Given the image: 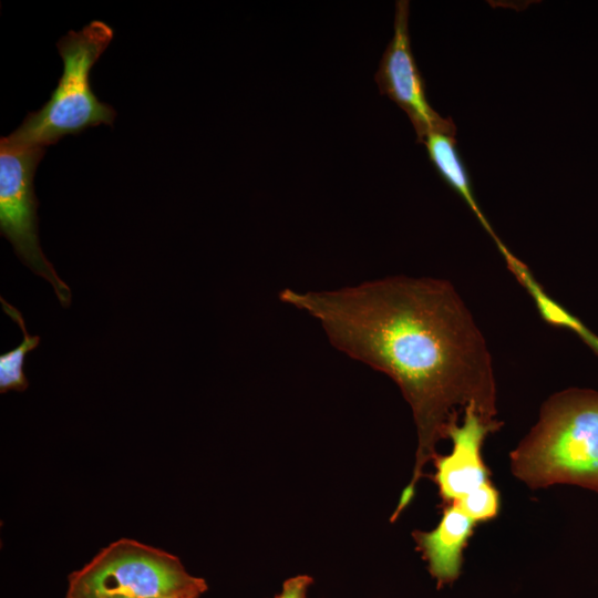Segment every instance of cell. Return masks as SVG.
<instances>
[{
	"label": "cell",
	"instance_id": "obj_1",
	"mask_svg": "<svg viewBox=\"0 0 598 598\" xmlns=\"http://www.w3.org/2000/svg\"><path fill=\"white\" fill-rule=\"evenodd\" d=\"M279 298L317 319L333 347L389 375L410 404L415 464L392 520L467 408L498 421L487 342L450 281L393 276L334 290L283 289Z\"/></svg>",
	"mask_w": 598,
	"mask_h": 598
},
{
	"label": "cell",
	"instance_id": "obj_2",
	"mask_svg": "<svg viewBox=\"0 0 598 598\" xmlns=\"http://www.w3.org/2000/svg\"><path fill=\"white\" fill-rule=\"evenodd\" d=\"M511 468L532 488L571 484L598 492V392L571 388L548 398L512 451Z\"/></svg>",
	"mask_w": 598,
	"mask_h": 598
},
{
	"label": "cell",
	"instance_id": "obj_3",
	"mask_svg": "<svg viewBox=\"0 0 598 598\" xmlns=\"http://www.w3.org/2000/svg\"><path fill=\"white\" fill-rule=\"evenodd\" d=\"M114 37L106 22L93 20L80 31L70 30L58 42L63 72L48 102L30 112L21 125L2 137L12 150L45 148L65 135L101 124L113 125L115 110L101 102L90 85V72Z\"/></svg>",
	"mask_w": 598,
	"mask_h": 598
},
{
	"label": "cell",
	"instance_id": "obj_4",
	"mask_svg": "<svg viewBox=\"0 0 598 598\" xmlns=\"http://www.w3.org/2000/svg\"><path fill=\"white\" fill-rule=\"evenodd\" d=\"M68 581L73 598H199L207 590L177 556L130 538L102 548Z\"/></svg>",
	"mask_w": 598,
	"mask_h": 598
},
{
	"label": "cell",
	"instance_id": "obj_5",
	"mask_svg": "<svg viewBox=\"0 0 598 598\" xmlns=\"http://www.w3.org/2000/svg\"><path fill=\"white\" fill-rule=\"evenodd\" d=\"M43 155L44 148L0 146V231L22 264L50 282L61 306L68 308L71 290L45 258L39 240L33 179Z\"/></svg>",
	"mask_w": 598,
	"mask_h": 598
},
{
	"label": "cell",
	"instance_id": "obj_6",
	"mask_svg": "<svg viewBox=\"0 0 598 598\" xmlns=\"http://www.w3.org/2000/svg\"><path fill=\"white\" fill-rule=\"evenodd\" d=\"M409 8V1H396L394 34L381 58L374 80L380 93L406 113L416 132V141L423 144L431 133L455 136L456 127L452 118L442 117L427 102L425 82L411 49Z\"/></svg>",
	"mask_w": 598,
	"mask_h": 598
},
{
	"label": "cell",
	"instance_id": "obj_7",
	"mask_svg": "<svg viewBox=\"0 0 598 598\" xmlns=\"http://www.w3.org/2000/svg\"><path fill=\"white\" fill-rule=\"evenodd\" d=\"M501 421L483 419L474 408H467L462 423L455 425L448 435L453 448L448 455L433 458L436 483L444 505L453 504L489 483L481 448L485 437L502 426Z\"/></svg>",
	"mask_w": 598,
	"mask_h": 598
},
{
	"label": "cell",
	"instance_id": "obj_8",
	"mask_svg": "<svg viewBox=\"0 0 598 598\" xmlns=\"http://www.w3.org/2000/svg\"><path fill=\"white\" fill-rule=\"evenodd\" d=\"M475 522L455 505H444L439 525L430 532H413L417 549L427 561L437 588L450 585L461 575L463 550Z\"/></svg>",
	"mask_w": 598,
	"mask_h": 598
},
{
	"label": "cell",
	"instance_id": "obj_9",
	"mask_svg": "<svg viewBox=\"0 0 598 598\" xmlns=\"http://www.w3.org/2000/svg\"><path fill=\"white\" fill-rule=\"evenodd\" d=\"M423 144L432 165L442 179L470 206L486 230L494 235L473 195L470 175L457 152L455 136L431 133Z\"/></svg>",
	"mask_w": 598,
	"mask_h": 598
},
{
	"label": "cell",
	"instance_id": "obj_10",
	"mask_svg": "<svg viewBox=\"0 0 598 598\" xmlns=\"http://www.w3.org/2000/svg\"><path fill=\"white\" fill-rule=\"evenodd\" d=\"M0 302L2 310L20 327L23 333V339L17 348L0 355V392L24 391L29 385L24 374L25 355L40 344L41 338L28 333L24 319L16 307L2 297Z\"/></svg>",
	"mask_w": 598,
	"mask_h": 598
},
{
	"label": "cell",
	"instance_id": "obj_11",
	"mask_svg": "<svg viewBox=\"0 0 598 598\" xmlns=\"http://www.w3.org/2000/svg\"><path fill=\"white\" fill-rule=\"evenodd\" d=\"M452 505L458 507L475 523L487 522L498 513L499 495L489 482Z\"/></svg>",
	"mask_w": 598,
	"mask_h": 598
},
{
	"label": "cell",
	"instance_id": "obj_12",
	"mask_svg": "<svg viewBox=\"0 0 598 598\" xmlns=\"http://www.w3.org/2000/svg\"><path fill=\"white\" fill-rule=\"evenodd\" d=\"M312 578L307 575H298L283 582L281 592L276 598H307Z\"/></svg>",
	"mask_w": 598,
	"mask_h": 598
},
{
	"label": "cell",
	"instance_id": "obj_13",
	"mask_svg": "<svg viewBox=\"0 0 598 598\" xmlns=\"http://www.w3.org/2000/svg\"><path fill=\"white\" fill-rule=\"evenodd\" d=\"M65 598H73V597L65 595ZM102 598H125V597H102Z\"/></svg>",
	"mask_w": 598,
	"mask_h": 598
}]
</instances>
